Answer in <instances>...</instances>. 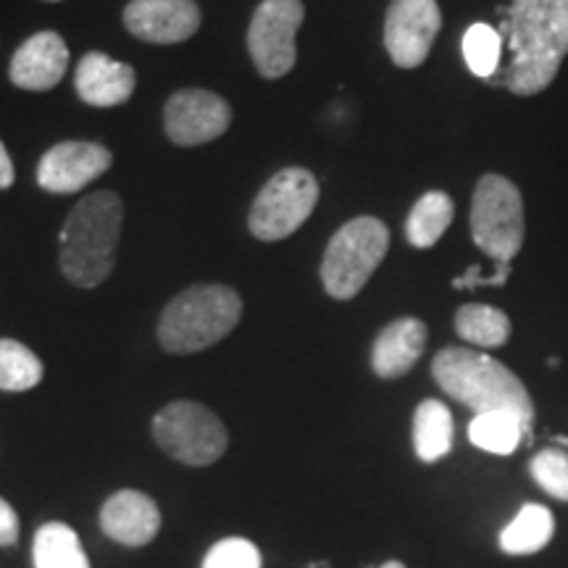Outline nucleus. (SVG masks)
I'll return each instance as SVG.
<instances>
[{
    "label": "nucleus",
    "mask_w": 568,
    "mask_h": 568,
    "mask_svg": "<svg viewBox=\"0 0 568 568\" xmlns=\"http://www.w3.org/2000/svg\"><path fill=\"white\" fill-rule=\"evenodd\" d=\"M508 32L506 88L521 98L548 90L568 55V0H514Z\"/></svg>",
    "instance_id": "f257e3e1"
},
{
    "label": "nucleus",
    "mask_w": 568,
    "mask_h": 568,
    "mask_svg": "<svg viewBox=\"0 0 568 568\" xmlns=\"http://www.w3.org/2000/svg\"><path fill=\"white\" fill-rule=\"evenodd\" d=\"M432 376L453 400L464 403L474 414L506 410L527 429V445L535 426V400L524 382L506 364L474 347H443L432 361Z\"/></svg>",
    "instance_id": "f03ea898"
},
{
    "label": "nucleus",
    "mask_w": 568,
    "mask_h": 568,
    "mask_svg": "<svg viewBox=\"0 0 568 568\" xmlns=\"http://www.w3.org/2000/svg\"><path fill=\"white\" fill-rule=\"evenodd\" d=\"M124 205L111 190H98L71 209L59 237L61 272L77 287H98L113 272Z\"/></svg>",
    "instance_id": "7ed1b4c3"
},
{
    "label": "nucleus",
    "mask_w": 568,
    "mask_h": 568,
    "mask_svg": "<svg viewBox=\"0 0 568 568\" xmlns=\"http://www.w3.org/2000/svg\"><path fill=\"white\" fill-rule=\"evenodd\" d=\"M243 318V297L226 284H193L163 308L159 339L169 353L190 355L222 343Z\"/></svg>",
    "instance_id": "20e7f679"
},
{
    "label": "nucleus",
    "mask_w": 568,
    "mask_h": 568,
    "mask_svg": "<svg viewBox=\"0 0 568 568\" xmlns=\"http://www.w3.org/2000/svg\"><path fill=\"white\" fill-rule=\"evenodd\" d=\"M389 251V230L374 216H358L339 226L322 261V284L335 301H353Z\"/></svg>",
    "instance_id": "39448f33"
},
{
    "label": "nucleus",
    "mask_w": 568,
    "mask_h": 568,
    "mask_svg": "<svg viewBox=\"0 0 568 568\" xmlns=\"http://www.w3.org/2000/svg\"><path fill=\"white\" fill-rule=\"evenodd\" d=\"M471 237L481 253L495 264H510L521 253L527 237L524 197L508 176L485 174L471 197Z\"/></svg>",
    "instance_id": "423d86ee"
},
{
    "label": "nucleus",
    "mask_w": 568,
    "mask_h": 568,
    "mask_svg": "<svg viewBox=\"0 0 568 568\" xmlns=\"http://www.w3.org/2000/svg\"><path fill=\"white\" fill-rule=\"evenodd\" d=\"M155 445L184 466H211L230 447L222 418L193 400L169 403L153 418Z\"/></svg>",
    "instance_id": "0eeeda50"
},
{
    "label": "nucleus",
    "mask_w": 568,
    "mask_h": 568,
    "mask_svg": "<svg viewBox=\"0 0 568 568\" xmlns=\"http://www.w3.org/2000/svg\"><path fill=\"white\" fill-rule=\"evenodd\" d=\"M318 203V182L316 176L303 166H290L276 172L261 193L255 195L247 226L253 237L264 243L290 237L308 222Z\"/></svg>",
    "instance_id": "6e6552de"
},
{
    "label": "nucleus",
    "mask_w": 568,
    "mask_h": 568,
    "mask_svg": "<svg viewBox=\"0 0 568 568\" xmlns=\"http://www.w3.org/2000/svg\"><path fill=\"white\" fill-rule=\"evenodd\" d=\"M305 19L303 0H264L247 27V51L266 80H280L295 69V38Z\"/></svg>",
    "instance_id": "1a4fd4ad"
},
{
    "label": "nucleus",
    "mask_w": 568,
    "mask_h": 568,
    "mask_svg": "<svg viewBox=\"0 0 568 568\" xmlns=\"http://www.w3.org/2000/svg\"><path fill=\"white\" fill-rule=\"evenodd\" d=\"M443 30L437 0H393L385 17V48L395 67H422Z\"/></svg>",
    "instance_id": "9d476101"
},
{
    "label": "nucleus",
    "mask_w": 568,
    "mask_h": 568,
    "mask_svg": "<svg viewBox=\"0 0 568 568\" xmlns=\"http://www.w3.org/2000/svg\"><path fill=\"white\" fill-rule=\"evenodd\" d=\"M232 124V109L211 90H180L163 109L169 140L180 148H195L222 138Z\"/></svg>",
    "instance_id": "9b49d317"
},
{
    "label": "nucleus",
    "mask_w": 568,
    "mask_h": 568,
    "mask_svg": "<svg viewBox=\"0 0 568 568\" xmlns=\"http://www.w3.org/2000/svg\"><path fill=\"white\" fill-rule=\"evenodd\" d=\"M113 155L101 142L67 140L53 145L38 163V184L55 195L80 193L111 169Z\"/></svg>",
    "instance_id": "f8f14e48"
},
{
    "label": "nucleus",
    "mask_w": 568,
    "mask_h": 568,
    "mask_svg": "<svg viewBox=\"0 0 568 568\" xmlns=\"http://www.w3.org/2000/svg\"><path fill=\"white\" fill-rule=\"evenodd\" d=\"M126 32L153 45L190 40L201 27L195 0H132L124 9Z\"/></svg>",
    "instance_id": "ddd939ff"
},
{
    "label": "nucleus",
    "mask_w": 568,
    "mask_h": 568,
    "mask_svg": "<svg viewBox=\"0 0 568 568\" xmlns=\"http://www.w3.org/2000/svg\"><path fill=\"white\" fill-rule=\"evenodd\" d=\"M69 69V48L59 32H38L13 53L9 77L21 90L45 92L63 80Z\"/></svg>",
    "instance_id": "4468645a"
},
{
    "label": "nucleus",
    "mask_w": 568,
    "mask_h": 568,
    "mask_svg": "<svg viewBox=\"0 0 568 568\" xmlns=\"http://www.w3.org/2000/svg\"><path fill=\"white\" fill-rule=\"evenodd\" d=\"M101 527L126 548H142L159 535L161 510L151 495L138 489H119L103 503Z\"/></svg>",
    "instance_id": "2eb2a0df"
},
{
    "label": "nucleus",
    "mask_w": 568,
    "mask_h": 568,
    "mask_svg": "<svg viewBox=\"0 0 568 568\" xmlns=\"http://www.w3.org/2000/svg\"><path fill=\"white\" fill-rule=\"evenodd\" d=\"M134 88H138V74H134L130 63L113 61L111 55L101 51L82 55V61L77 63V95L88 105H95V109H111V105L126 103Z\"/></svg>",
    "instance_id": "dca6fc26"
},
{
    "label": "nucleus",
    "mask_w": 568,
    "mask_h": 568,
    "mask_svg": "<svg viewBox=\"0 0 568 568\" xmlns=\"http://www.w3.org/2000/svg\"><path fill=\"white\" fill-rule=\"evenodd\" d=\"M426 337H429V332H426L422 318L403 316L387 324L376 337L372 351V366L376 376H382V379L406 376L424 355Z\"/></svg>",
    "instance_id": "f3484780"
},
{
    "label": "nucleus",
    "mask_w": 568,
    "mask_h": 568,
    "mask_svg": "<svg viewBox=\"0 0 568 568\" xmlns=\"http://www.w3.org/2000/svg\"><path fill=\"white\" fill-rule=\"evenodd\" d=\"M552 531H556V518H552L550 508L529 503L500 531V550L508 556H535V552L548 548Z\"/></svg>",
    "instance_id": "a211bd4d"
},
{
    "label": "nucleus",
    "mask_w": 568,
    "mask_h": 568,
    "mask_svg": "<svg viewBox=\"0 0 568 568\" xmlns=\"http://www.w3.org/2000/svg\"><path fill=\"white\" fill-rule=\"evenodd\" d=\"M34 568H90L88 552L74 529L63 521L42 524L32 542Z\"/></svg>",
    "instance_id": "6ab92c4d"
},
{
    "label": "nucleus",
    "mask_w": 568,
    "mask_h": 568,
    "mask_svg": "<svg viewBox=\"0 0 568 568\" xmlns=\"http://www.w3.org/2000/svg\"><path fill=\"white\" fill-rule=\"evenodd\" d=\"M453 447V414L445 403L424 400L414 414V450L418 460L435 464Z\"/></svg>",
    "instance_id": "aec40b11"
},
{
    "label": "nucleus",
    "mask_w": 568,
    "mask_h": 568,
    "mask_svg": "<svg viewBox=\"0 0 568 568\" xmlns=\"http://www.w3.org/2000/svg\"><path fill=\"white\" fill-rule=\"evenodd\" d=\"M453 216H456V205H453V197L443 193V190H432V193L422 195L406 219L408 243L422 247V251L437 245L439 237L447 232V226L453 224Z\"/></svg>",
    "instance_id": "412c9836"
},
{
    "label": "nucleus",
    "mask_w": 568,
    "mask_h": 568,
    "mask_svg": "<svg viewBox=\"0 0 568 568\" xmlns=\"http://www.w3.org/2000/svg\"><path fill=\"white\" fill-rule=\"evenodd\" d=\"M456 332L471 347L493 351L510 339V318L485 303H466L456 314Z\"/></svg>",
    "instance_id": "4be33fe9"
},
{
    "label": "nucleus",
    "mask_w": 568,
    "mask_h": 568,
    "mask_svg": "<svg viewBox=\"0 0 568 568\" xmlns=\"http://www.w3.org/2000/svg\"><path fill=\"white\" fill-rule=\"evenodd\" d=\"M468 439L479 450L493 453V456H510L521 439L527 443V429L514 414L506 410H493V414H479L468 424Z\"/></svg>",
    "instance_id": "5701e85b"
},
{
    "label": "nucleus",
    "mask_w": 568,
    "mask_h": 568,
    "mask_svg": "<svg viewBox=\"0 0 568 568\" xmlns=\"http://www.w3.org/2000/svg\"><path fill=\"white\" fill-rule=\"evenodd\" d=\"M42 361L21 345L19 339H0V389L3 393H27V389L38 387L42 382Z\"/></svg>",
    "instance_id": "b1692460"
},
{
    "label": "nucleus",
    "mask_w": 568,
    "mask_h": 568,
    "mask_svg": "<svg viewBox=\"0 0 568 568\" xmlns=\"http://www.w3.org/2000/svg\"><path fill=\"white\" fill-rule=\"evenodd\" d=\"M503 40L500 32L489 24H471L464 34V59L466 67L479 80H489L500 67Z\"/></svg>",
    "instance_id": "393cba45"
},
{
    "label": "nucleus",
    "mask_w": 568,
    "mask_h": 568,
    "mask_svg": "<svg viewBox=\"0 0 568 568\" xmlns=\"http://www.w3.org/2000/svg\"><path fill=\"white\" fill-rule=\"evenodd\" d=\"M529 474L537 481L539 489H545L550 497L560 503H568V453L558 447L537 453L529 460Z\"/></svg>",
    "instance_id": "a878e982"
},
{
    "label": "nucleus",
    "mask_w": 568,
    "mask_h": 568,
    "mask_svg": "<svg viewBox=\"0 0 568 568\" xmlns=\"http://www.w3.org/2000/svg\"><path fill=\"white\" fill-rule=\"evenodd\" d=\"M261 550L245 537L219 539L213 548L205 552L201 568H261Z\"/></svg>",
    "instance_id": "bb28decb"
},
{
    "label": "nucleus",
    "mask_w": 568,
    "mask_h": 568,
    "mask_svg": "<svg viewBox=\"0 0 568 568\" xmlns=\"http://www.w3.org/2000/svg\"><path fill=\"white\" fill-rule=\"evenodd\" d=\"M510 276V264H497L493 276H485L479 272V266H471L466 274H460L453 280L456 290H474V287H503Z\"/></svg>",
    "instance_id": "cd10ccee"
},
{
    "label": "nucleus",
    "mask_w": 568,
    "mask_h": 568,
    "mask_svg": "<svg viewBox=\"0 0 568 568\" xmlns=\"http://www.w3.org/2000/svg\"><path fill=\"white\" fill-rule=\"evenodd\" d=\"M19 542V514L9 500L0 497V548H11Z\"/></svg>",
    "instance_id": "c85d7f7f"
},
{
    "label": "nucleus",
    "mask_w": 568,
    "mask_h": 568,
    "mask_svg": "<svg viewBox=\"0 0 568 568\" xmlns=\"http://www.w3.org/2000/svg\"><path fill=\"white\" fill-rule=\"evenodd\" d=\"M13 180H17V172H13V161L9 151H6L3 140H0V190H9Z\"/></svg>",
    "instance_id": "c756f323"
},
{
    "label": "nucleus",
    "mask_w": 568,
    "mask_h": 568,
    "mask_svg": "<svg viewBox=\"0 0 568 568\" xmlns=\"http://www.w3.org/2000/svg\"><path fill=\"white\" fill-rule=\"evenodd\" d=\"M379 568H406V564H400V560H387V564H382Z\"/></svg>",
    "instance_id": "7c9ffc66"
},
{
    "label": "nucleus",
    "mask_w": 568,
    "mask_h": 568,
    "mask_svg": "<svg viewBox=\"0 0 568 568\" xmlns=\"http://www.w3.org/2000/svg\"><path fill=\"white\" fill-rule=\"evenodd\" d=\"M308 568H329V564H326V560H318V564H311Z\"/></svg>",
    "instance_id": "2f4dec72"
},
{
    "label": "nucleus",
    "mask_w": 568,
    "mask_h": 568,
    "mask_svg": "<svg viewBox=\"0 0 568 568\" xmlns=\"http://www.w3.org/2000/svg\"><path fill=\"white\" fill-rule=\"evenodd\" d=\"M51 3H59V0H51Z\"/></svg>",
    "instance_id": "473e14b6"
}]
</instances>
